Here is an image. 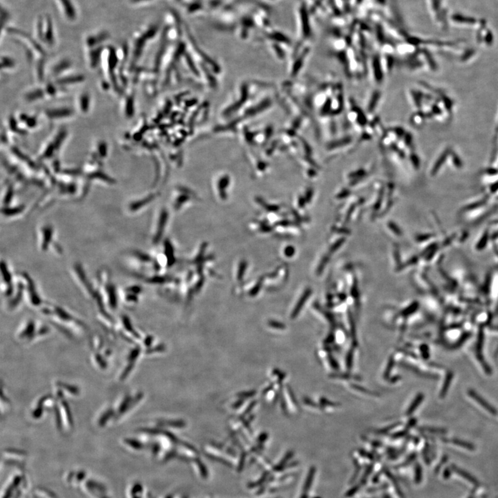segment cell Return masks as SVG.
Masks as SVG:
<instances>
[{
  "instance_id": "obj_6",
  "label": "cell",
  "mask_w": 498,
  "mask_h": 498,
  "mask_svg": "<svg viewBox=\"0 0 498 498\" xmlns=\"http://www.w3.org/2000/svg\"><path fill=\"white\" fill-rule=\"evenodd\" d=\"M168 213L166 210H162L161 215H160L159 221H158L157 228H156L155 234L153 237L154 243H158L163 236V231H164L165 226L168 221Z\"/></svg>"
},
{
  "instance_id": "obj_13",
  "label": "cell",
  "mask_w": 498,
  "mask_h": 498,
  "mask_svg": "<svg viewBox=\"0 0 498 498\" xmlns=\"http://www.w3.org/2000/svg\"><path fill=\"white\" fill-rule=\"evenodd\" d=\"M452 443L455 444V445L458 446V447L465 448L466 449H468L469 451L474 450V447L472 444L467 443V442L461 441L459 440H453Z\"/></svg>"
},
{
  "instance_id": "obj_19",
  "label": "cell",
  "mask_w": 498,
  "mask_h": 498,
  "mask_svg": "<svg viewBox=\"0 0 498 498\" xmlns=\"http://www.w3.org/2000/svg\"><path fill=\"white\" fill-rule=\"evenodd\" d=\"M431 236V235H420V236L417 237V239H418L419 241H424L428 240V239H429Z\"/></svg>"
},
{
  "instance_id": "obj_18",
  "label": "cell",
  "mask_w": 498,
  "mask_h": 498,
  "mask_svg": "<svg viewBox=\"0 0 498 498\" xmlns=\"http://www.w3.org/2000/svg\"><path fill=\"white\" fill-rule=\"evenodd\" d=\"M285 253L286 256H292L293 254H294V248L291 247V246H289V247L286 248Z\"/></svg>"
},
{
  "instance_id": "obj_2",
  "label": "cell",
  "mask_w": 498,
  "mask_h": 498,
  "mask_svg": "<svg viewBox=\"0 0 498 498\" xmlns=\"http://www.w3.org/2000/svg\"><path fill=\"white\" fill-rule=\"evenodd\" d=\"M54 230L49 224L42 226L39 231V248L41 251L46 252L49 249V246L53 243Z\"/></svg>"
},
{
  "instance_id": "obj_4",
  "label": "cell",
  "mask_w": 498,
  "mask_h": 498,
  "mask_svg": "<svg viewBox=\"0 0 498 498\" xmlns=\"http://www.w3.org/2000/svg\"><path fill=\"white\" fill-rule=\"evenodd\" d=\"M469 397L474 400L475 402L477 403L478 406L480 407L483 408L487 413H488L489 415H492V416H496L498 415V411L495 407L491 405L490 403L487 402L485 400L484 397L480 396L479 394L477 392L475 391V390L470 389L467 392Z\"/></svg>"
},
{
  "instance_id": "obj_7",
  "label": "cell",
  "mask_w": 498,
  "mask_h": 498,
  "mask_svg": "<svg viewBox=\"0 0 498 498\" xmlns=\"http://www.w3.org/2000/svg\"><path fill=\"white\" fill-rule=\"evenodd\" d=\"M154 198V196H148V197H145L144 199L132 201V202H131L129 204L128 209L132 213H136V212L138 211V210L142 209L145 206H147V204H148L149 203L153 200Z\"/></svg>"
},
{
  "instance_id": "obj_8",
  "label": "cell",
  "mask_w": 498,
  "mask_h": 498,
  "mask_svg": "<svg viewBox=\"0 0 498 498\" xmlns=\"http://www.w3.org/2000/svg\"><path fill=\"white\" fill-rule=\"evenodd\" d=\"M25 206L24 205H20V206H4L1 209V213H2L5 217H15L16 215H18L19 214L22 213L24 211Z\"/></svg>"
},
{
  "instance_id": "obj_5",
  "label": "cell",
  "mask_w": 498,
  "mask_h": 498,
  "mask_svg": "<svg viewBox=\"0 0 498 498\" xmlns=\"http://www.w3.org/2000/svg\"><path fill=\"white\" fill-rule=\"evenodd\" d=\"M1 272L2 276L3 284L5 285L4 294L6 296H10L13 294L14 288L12 285V273L10 272L8 264L4 261H1Z\"/></svg>"
},
{
  "instance_id": "obj_9",
  "label": "cell",
  "mask_w": 498,
  "mask_h": 498,
  "mask_svg": "<svg viewBox=\"0 0 498 498\" xmlns=\"http://www.w3.org/2000/svg\"><path fill=\"white\" fill-rule=\"evenodd\" d=\"M453 379V373L452 372H449L446 375L445 379L444 381V384L442 385L441 390L440 392V398L444 399L447 395L448 391H449V388L451 387V383Z\"/></svg>"
},
{
  "instance_id": "obj_17",
  "label": "cell",
  "mask_w": 498,
  "mask_h": 498,
  "mask_svg": "<svg viewBox=\"0 0 498 498\" xmlns=\"http://www.w3.org/2000/svg\"><path fill=\"white\" fill-rule=\"evenodd\" d=\"M417 306H418V305H417V303L413 304V305H411V307H408L407 309H406L405 312L406 314H411V313L415 312V311L417 310Z\"/></svg>"
},
{
  "instance_id": "obj_10",
  "label": "cell",
  "mask_w": 498,
  "mask_h": 498,
  "mask_svg": "<svg viewBox=\"0 0 498 498\" xmlns=\"http://www.w3.org/2000/svg\"><path fill=\"white\" fill-rule=\"evenodd\" d=\"M424 399V395H422V394H420V395H419L418 396L416 397V399H415L414 402L412 403V405L410 406L409 408H408V413H407L408 414V415L412 414V413H413V412H414L415 410H416L417 408L419 407V406L420 405V404H422V402H423Z\"/></svg>"
},
{
  "instance_id": "obj_14",
  "label": "cell",
  "mask_w": 498,
  "mask_h": 498,
  "mask_svg": "<svg viewBox=\"0 0 498 498\" xmlns=\"http://www.w3.org/2000/svg\"><path fill=\"white\" fill-rule=\"evenodd\" d=\"M240 267H239L238 272H237V278L238 280H242L243 276H244V273L246 272V267H247V263L246 261H242L240 264Z\"/></svg>"
},
{
  "instance_id": "obj_11",
  "label": "cell",
  "mask_w": 498,
  "mask_h": 498,
  "mask_svg": "<svg viewBox=\"0 0 498 498\" xmlns=\"http://www.w3.org/2000/svg\"><path fill=\"white\" fill-rule=\"evenodd\" d=\"M165 255L167 256L168 265H170L174 262L173 250H172L173 249H172L171 244L169 243V242H165Z\"/></svg>"
},
{
  "instance_id": "obj_20",
  "label": "cell",
  "mask_w": 498,
  "mask_h": 498,
  "mask_svg": "<svg viewBox=\"0 0 498 498\" xmlns=\"http://www.w3.org/2000/svg\"><path fill=\"white\" fill-rule=\"evenodd\" d=\"M149 1V0H129L130 3H134V4H136V3L143 2V1Z\"/></svg>"
},
{
  "instance_id": "obj_1",
  "label": "cell",
  "mask_w": 498,
  "mask_h": 498,
  "mask_svg": "<svg viewBox=\"0 0 498 498\" xmlns=\"http://www.w3.org/2000/svg\"><path fill=\"white\" fill-rule=\"evenodd\" d=\"M73 271H74L75 276L76 277L77 280H78L79 285L82 287L84 292L91 297H95L96 291L93 289V286L88 280L85 271L84 270L81 264L80 263L75 264L73 265Z\"/></svg>"
},
{
  "instance_id": "obj_3",
  "label": "cell",
  "mask_w": 498,
  "mask_h": 498,
  "mask_svg": "<svg viewBox=\"0 0 498 498\" xmlns=\"http://www.w3.org/2000/svg\"><path fill=\"white\" fill-rule=\"evenodd\" d=\"M21 276H22L23 279H24L25 290L27 291L28 299H29L30 303L33 304L34 306H38L42 303V300L39 298L36 287H35L34 282H33L30 277L28 274H26V273H23V275L21 274Z\"/></svg>"
},
{
  "instance_id": "obj_12",
  "label": "cell",
  "mask_w": 498,
  "mask_h": 498,
  "mask_svg": "<svg viewBox=\"0 0 498 498\" xmlns=\"http://www.w3.org/2000/svg\"><path fill=\"white\" fill-rule=\"evenodd\" d=\"M309 294H311V291L307 290L306 292L305 293V294L302 296L301 299L300 300L299 303H298L297 306H296V309H295L294 313L293 314V317H295V316L297 315L298 312H300V309H301L302 307H303V304L305 303L307 298L309 297Z\"/></svg>"
},
{
  "instance_id": "obj_16",
  "label": "cell",
  "mask_w": 498,
  "mask_h": 498,
  "mask_svg": "<svg viewBox=\"0 0 498 498\" xmlns=\"http://www.w3.org/2000/svg\"><path fill=\"white\" fill-rule=\"evenodd\" d=\"M422 355L424 359H428L429 357V348L427 345H422Z\"/></svg>"
},
{
  "instance_id": "obj_15",
  "label": "cell",
  "mask_w": 498,
  "mask_h": 498,
  "mask_svg": "<svg viewBox=\"0 0 498 498\" xmlns=\"http://www.w3.org/2000/svg\"><path fill=\"white\" fill-rule=\"evenodd\" d=\"M488 238H489L488 233H487L486 232V233H485V234H484L483 237H482L481 240H480V242H478V244L477 246V249L478 250H483L484 248H485V246H486L487 241H488Z\"/></svg>"
}]
</instances>
